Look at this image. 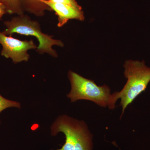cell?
I'll return each instance as SVG.
<instances>
[{
    "label": "cell",
    "mask_w": 150,
    "mask_h": 150,
    "mask_svg": "<svg viewBox=\"0 0 150 150\" xmlns=\"http://www.w3.org/2000/svg\"><path fill=\"white\" fill-rule=\"evenodd\" d=\"M68 76L71 88L67 96L72 102L84 100L93 102L100 107H108L110 109L115 108L117 100L114 93H110L109 86L97 85L93 81L72 71H69Z\"/></svg>",
    "instance_id": "obj_1"
},
{
    "label": "cell",
    "mask_w": 150,
    "mask_h": 150,
    "mask_svg": "<svg viewBox=\"0 0 150 150\" xmlns=\"http://www.w3.org/2000/svg\"><path fill=\"white\" fill-rule=\"evenodd\" d=\"M123 67L127 82L121 91L114 93L116 100L121 99L122 112L121 118L128 105L146 90L150 82V67L146 65L144 60H127Z\"/></svg>",
    "instance_id": "obj_2"
},
{
    "label": "cell",
    "mask_w": 150,
    "mask_h": 150,
    "mask_svg": "<svg viewBox=\"0 0 150 150\" xmlns=\"http://www.w3.org/2000/svg\"><path fill=\"white\" fill-rule=\"evenodd\" d=\"M59 132L64 134L66 140L62 147L51 150H92L93 136L86 124L67 115L59 116L51 127V134Z\"/></svg>",
    "instance_id": "obj_3"
},
{
    "label": "cell",
    "mask_w": 150,
    "mask_h": 150,
    "mask_svg": "<svg viewBox=\"0 0 150 150\" xmlns=\"http://www.w3.org/2000/svg\"><path fill=\"white\" fill-rule=\"evenodd\" d=\"M18 16L10 21L5 22L6 28L3 32L7 35L17 33L35 37L39 43L36 49L38 53L39 54L47 53L54 58L58 57L57 52L52 48V46L56 45L63 47L64 43L61 40L54 39L51 35L43 33L38 22L32 20L25 15Z\"/></svg>",
    "instance_id": "obj_4"
},
{
    "label": "cell",
    "mask_w": 150,
    "mask_h": 150,
    "mask_svg": "<svg viewBox=\"0 0 150 150\" xmlns=\"http://www.w3.org/2000/svg\"><path fill=\"white\" fill-rule=\"evenodd\" d=\"M0 44L2 47L1 51L2 56L11 59L14 64L22 62H27L30 58L28 50L36 49L33 40H21L6 35L0 31Z\"/></svg>",
    "instance_id": "obj_5"
},
{
    "label": "cell",
    "mask_w": 150,
    "mask_h": 150,
    "mask_svg": "<svg viewBox=\"0 0 150 150\" xmlns=\"http://www.w3.org/2000/svg\"><path fill=\"white\" fill-rule=\"evenodd\" d=\"M41 2L48 6L51 11L55 12L58 16V27L64 26L70 20H84V15L81 6L76 7L67 4L53 3L48 0H42Z\"/></svg>",
    "instance_id": "obj_6"
},
{
    "label": "cell",
    "mask_w": 150,
    "mask_h": 150,
    "mask_svg": "<svg viewBox=\"0 0 150 150\" xmlns=\"http://www.w3.org/2000/svg\"><path fill=\"white\" fill-rule=\"evenodd\" d=\"M42 0H21L24 11L38 17L43 16L46 11H51L48 6L41 2Z\"/></svg>",
    "instance_id": "obj_7"
},
{
    "label": "cell",
    "mask_w": 150,
    "mask_h": 150,
    "mask_svg": "<svg viewBox=\"0 0 150 150\" xmlns=\"http://www.w3.org/2000/svg\"><path fill=\"white\" fill-rule=\"evenodd\" d=\"M0 3L4 6L6 13L9 14H16L18 15L24 14L21 0H0Z\"/></svg>",
    "instance_id": "obj_8"
},
{
    "label": "cell",
    "mask_w": 150,
    "mask_h": 150,
    "mask_svg": "<svg viewBox=\"0 0 150 150\" xmlns=\"http://www.w3.org/2000/svg\"><path fill=\"white\" fill-rule=\"evenodd\" d=\"M11 107L20 108H21L20 103L16 101L6 99L0 94V113L5 109Z\"/></svg>",
    "instance_id": "obj_9"
},
{
    "label": "cell",
    "mask_w": 150,
    "mask_h": 150,
    "mask_svg": "<svg viewBox=\"0 0 150 150\" xmlns=\"http://www.w3.org/2000/svg\"><path fill=\"white\" fill-rule=\"evenodd\" d=\"M50 1L55 3H60V4H67L74 6L76 7L80 6L76 0H48Z\"/></svg>",
    "instance_id": "obj_10"
},
{
    "label": "cell",
    "mask_w": 150,
    "mask_h": 150,
    "mask_svg": "<svg viewBox=\"0 0 150 150\" xmlns=\"http://www.w3.org/2000/svg\"><path fill=\"white\" fill-rule=\"evenodd\" d=\"M6 13L5 8L4 6L0 3V19Z\"/></svg>",
    "instance_id": "obj_11"
}]
</instances>
